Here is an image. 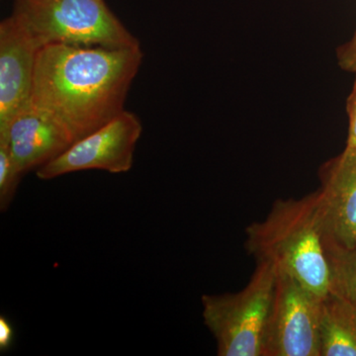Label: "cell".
Returning <instances> with one entry per match:
<instances>
[{"mask_svg":"<svg viewBox=\"0 0 356 356\" xmlns=\"http://www.w3.org/2000/svg\"><path fill=\"white\" fill-rule=\"evenodd\" d=\"M142 60L140 47H42L32 103L48 112L76 142L123 111Z\"/></svg>","mask_w":356,"mask_h":356,"instance_id":"cell-1","label":"cell"},{"mask_svg":"<svg viewBox=\"0 0 356 356\" xmlns=\"http://www.w3.org/2000/svg\"><path fill=\"white\" fill-rule=\"evenodd\" d=\"M248 252L285 271L318 298L334 292L343 252L327 226L320 191L301 199L274 202L264 221L245 229Z\"/></svg>","mask_w":356,"mask_h":356,"instance_id":"cell-2","label":"cell"},{"mask_svg":"<svg viewBox=\"0 0 356 356\" xmlns=\"http://www.w3.org/2000/svg\"><path fill=\"white\" fill-rule=\"evenodd\" d=\"M37 44L135 48L139 41L104 0H15L13 13Z\"/></svg>","mask_w":356,"mask_h":356,"instance_id":"cell-3","label":"cell"},{"mask_svg":"<svg viewBox=\"0 0 356 356\" xmlns=\"http://www.w3.org/2000/svg\"><path fill=\"white\" fill-rule=\"evenodd\" d=\"M277 267L257 262L242 291L203 295V318L220 356H264V336L275 289Z\"/></svg>","mask_w":356,"mask_h":356,"instance_id":"cell-4","label":"cell"},{"mask_svg":"<svg viewBox=\"0 0 356 356\" xmlns=\"http://www.w3.org/2000/svg\"><path fill=\"white\" fill-rule=\"evenodd\" d=\"M321 302L322 298L277 268L264 356H321Z\"/></svg>","mask_w":356,"mask_h":356,"instance_id":"cell-5","label":"cell"},{"mask_svg":"<svg viewBox=\"0 0 356 356\" xmlns=\"http://www.w3.org/2000/svg\"><path fill=\"white\" fill-rule=\"evenodd\" d=\"M143 132L140 119L123 110L102 127L70 145L65 152L37 170L39 179L98 170L113 173L132 168L136 145Z\"/></svg>","mask_w":356,"mask_h":356,"instance_id":"cell-6","label":"cell"},{"mask_svg":"<svg viewBox=\"0 0 356 356\" xmlns=\"http://www.w3.org/2000/svg\"><path fill=\"white\" fill-rule=\"evenodd\" d=\"M40 47L15 16L0 24V127L31 104Z\"/></svg>","mask_w":356,"mask_h":356,"instance_id":"cell-7","label":"cell"},{"mask_svg":"<svg viewBox=\"0 0 356 356\" xmlns=\"http://www.w3.org/2000/svg\"><path fill=\"white\" fill-rule=\"evenodd\" d=\"M0 143L24 175L62 154L74 140L54 117L31 102L0 127Z\"/></svg>","mask_w":356,"mask_h":356,"instance_id":"cell-8","label":"cell"},{"mask_svg":"<svg viewBox=\"0 0 356 356\" xmlns=\"http://www.w3.org/2000/svg\"><path fill=\"white\" fill-rule=\"evenodd\" d=\"M320 191L327 226L341 252L356 248V156L329 161Z\"/></svg>","mask_w":356,"mask_h":356,"instance_id":"cell-9","label":"cell"},{"mask_svg":"<svg viewBox=\"0 0 356 356\" xmlns=\"http://www.w3.org/2000/svg\"><path fill=\"white\" fill-rule=\"evenodd\" d=\"M321 356H356V306L332 292L321 302Z\"/></svg>","mask_w":356,"mask_h":356,"instance_id":"cell-10","label":"cell"},{"mask_svg":"<svg viewBox=\"0 0 356 356\" xmlns=\"http://www.w3.org/2000/svg\"><path fill=\"white\" fill-rule=\"evenodd\" d=\"M23 173L16 165L10 152L0 143V210L6 212L17 191Z\"/></svg>","mask_w":356,"mask_h":356,"instance_id":"cell-11","label":"cell"},{"mask_svg":"<svg viewBox=\"0 0 356 356\" xmlns=\"http://www.w3.org/2000/svg\"><path fill=\"white\" fill-rule=\"evenodd\" d=\"M334 292L356 306V248L341 254L337 262Z\"/></svg>","mask_w":356,"mask_h":356,"instance_id":"cell-12","label":"cell"},{"mask_svg":"<svg viewBox=\"0 0 356 356\" xmlns=\"http://www.w3.org/2000/svg\"><path fill=\"white\" fill-rule=\"evenodd\" d=\"M346 110H348L350 127H348V140H346V149L341 154L343 156H356V77L353 90L348 96L346 102Z\"/></svg>","mask_w":356,"mask_h":356,"instance_id":"cell-13","label":"cell"},{"mask_svg":"<svg viewBox=\"0 0 356 356\" xmlns=\"http://www.w3.org/2000/svg\"><path fill=\"white\" fill-rule=\"evenodd\" d=\"M337 58L343 70L356 74V29L350 41L339 48Z\"/></svg>","mask_w":356,"mask_h":356,"instance_id":"cell-14","label":"cell"},{"mask_svg":"<svg viewBox=\"0 0 356 356\" xmlns=\"http://www.w3.org/2000/svg\"><path fill=\"white\" fill-rule=\"evenodd\" d=\"M13 330L4 317H0V350H6L13 343Z\"/></svg>","mask_w":356,"mask_h":356,"instance_id":"cell-15","label":"cell"}]
</instances>
